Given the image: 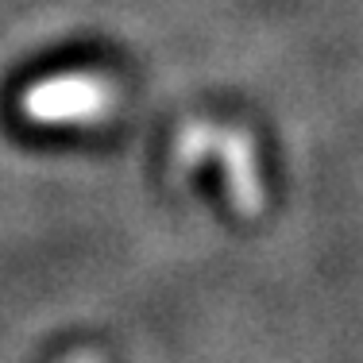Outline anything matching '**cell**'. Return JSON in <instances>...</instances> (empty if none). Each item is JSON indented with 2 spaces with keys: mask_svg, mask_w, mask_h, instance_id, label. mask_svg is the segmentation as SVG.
Returning <instances> with one entry per match:
<instances>
[{
  "mask_svg": "<svg viewBox=\"0 0 363 363\" xmlns=\"http://www.w3.org/2000/svg\"><path fill=\"white\" fill-rule=\"evenodd\" d=\"M116 105V89L101 74H55L23 93V116L35 124H97Z\"/></svg>",
  "mask_w": 363,
  "mask_h": 363,
  "instance_id": "1",
  "label": "cell"
}]
</instances>
